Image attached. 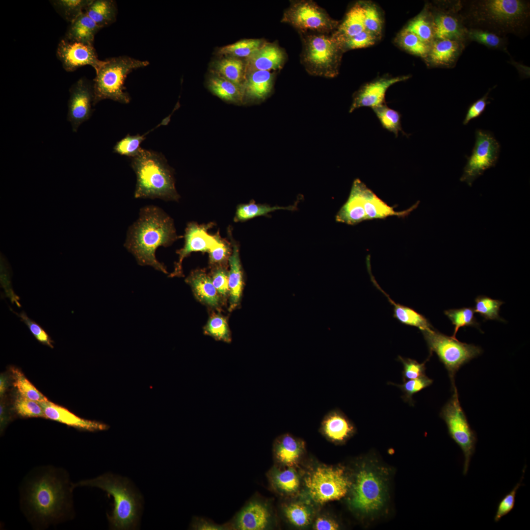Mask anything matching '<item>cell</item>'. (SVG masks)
I'll list each match as a JSON object with an SVG mask.
<instances>
[{"instance_id":"ab89813d","label":"cell","mask_w":530,"mask_h":530,"mask_svg":"<svg viewBox=\"0 0 530 530\" xmlns=\"http://www.w3.org/2000/svg\"><path fill=\"white\" fill-rule=\"evenodd\" d=\"M166 121L164 119L160 124L155 128L151 129L149 132L142 135L136 134L131 135L127 134L123 138L117 142L113 148V152L121 156H125L133 158L135 157L142 148L140 144L145 139L146 136L150 132L161 125L166 124Z\"/></svg>"},{"instance_id":"bcb514c9","label":"cell","mask_w":530,"mask_h":530,"mask_svg":"<svg viewBox=\"0 0 530 530\" xmlns=\"http://www.w3.org/2000/svg\"><path fill=\"white\" fill-rule=\"evenodd\" d=\"M474 311L478 313L484 319L498 320L504 321L499 316L501 306L504 303L501 300L493 299L485 295H479L475 300Z\"/></svg>"},{"instance_id":"681fc988","label":"cell","mask_w":530,"mask_h":530,"mask_svg":"<svg viewBox=\"0 0 530 530\" xmlns=\"http://www.w3.org/2000/svg\"><path fill=\"white\" fill-rule=\"evenodd\" d=\"M14 407L17 413L23 417L46 418L44 411L38 402L20 394L15 398Z\"/></svg>"},{"instance_id":"c3c4849f","label":"cell","mask_w":530,"mask_h":530,"mask_svg":"<svg viewBox=\"0 0 530 530\" xmlns=\"http://www.w3.org/2000/svg\"><path fill=\"white\" fill-rule=\"evenodd\" d=\"M365 15V29L378 38L381 37L383 21L377 7L373 3L363 4Z\"/></svg>"},{"instance_id":"4dcf8cb0","label":"cell","mask_w":530,"mask_h":530,"mask_svg":"<svg viewBox=\"0 0 530 530\" xmlns=\"http://www.w3.org/2000/svg\"><path fill=\"white\" fill-rule=\"evenodd\" d=\"M303 446L302 441L290 434L282 435L275 442L274 451L276 457L280 462L292 466L299 457Z\"/></svg>"},{"instance_id":"4316f807","label":"cell","mask_w":530,"mask_h":530,"mask_svg":"<svg viewBox=\"0 0 530 530\" xmlns=\"http://www.w3.org/2000/svg\"><path fill=\"white\" fill-rule=\"evenodd\" d=\"M364 20L363 4L357 3L350 8L331 35L340 46L347 39L365 30Z\"/></svg>"},{"instance_id":"d6986e66","label":"cell","mask_w":530,"mask_h":530,"mask_svg":"<svg viewBox=\"0 0 530 530\" xmlns=\"http://www.w3.org/2000/svg\"><path fill=\"white\" fill-rule=\"evenodd\" d=\"M270 514L267 506L256 501L248 503L236 515L231 529L239 530H261L269 524Z\"/></svg>"},{"instance_id":"91938a15","label":"cell","mask_w":530,"mask_h":530,"mask_svg":"<svg viewBox=\"0 0 530 530\" xmlns=\"http://www.w3.org/2000/svg\"><path fill=\"white\" fill-rule=\"evenodd\" d=\"M192 530H224L230 529L229 525H220L202 518L194 517L190 525Z\"/></svg>"},{"instance_id":"e575fe53","label":"cell","mask_w":530,"mask_h":530,"mask_svg":"<svg viewBox=\"0 0 530 530\" xmlns=\"http://www.w3.org/2000/svg\"><path fill=\"white\" fill-rule=\"evenodd\" d=\"M430 46L434 40L432 19L429 8L425 7L421 13L411 20L404 28Z\"/></svg>"},{"instance_id":"83f0119b","label":"cell","mask_w":530,"mask_h":530,"mask_svg":"<svg viewBox=\"0 0 530 530\" xmlns=\"http://www.w3.org/2000/svg\"><path fill=\"white\" fill-rule=\"evenodd\" d=\"M101 28L84 12L70 23L63 39L93 45L95 35Z\"/></svg>"},{"instance_id":"11a10c76","label":"cell","mask_w":530,"mask_h":530,"mask_svg":"<svg viewBox=\"0 0 530 530\" xmlns=\"http://www.w3.org/2000/svg\"><path fill=\"white\" fill-rule=\"evenodd\" d=\"M378 38L365 30L361 33L347 39L340 44L343 51L366 48L374 45Z\"/></svg>"},{"instance_id":"ffe728a7","label":"cell","mask_w":530,"mask_h":530,"mask_svg":"<svg viewBox=\"0 0 530 530\" xmlns=\"http://www.w3.org/2000/svg\"><path fill=\"white\" fill-rule=\"evenodd\" d=\"M466 44L452 39H435L424 60L433 66L448 68L454 67Z\"/></svg>"},{"instance_id":"680465c9","label":"cell","mask_w":530,"mask_h":530,"mask_svg":"<svg viewBox=\"0 0 530 530\" xmlns=\"http://www.w3.org/2000/svg\"><path fill=\"white\" fill-rule=\"evenodd\" d=\"M212 282L216 291L222 295H225L229 291L228 275L222 268H218L214 272Z\"/></svg>"},{"instance_id":"816d5d0a","label":"cell","mask_w":530,"mask_h":530,"mask_svg":"<svg viewBox=\"0 0 530 530\" xmlns=\"http://www.w3.org/2000/svg\"><path fill=\"white\" fill-rule=\"evenodd\" d=\"M526 468V466L525 465L523 470L521 478L519 482L515 485L510 492L504 496L499 502L494 518L495 522H498L504 516L507 515L513 509L517 490L521 485H523L522 484V481L524 478Z\"/></svg>"},{"instance_id":"7a4b0ae2","label":"cell","mask_w":530,"mask_h":530,"mask_svg":"<svg viewBox=\"0 0 530 530\" xmlns=\"http://www.w3.org/2000/svg\"><path fill=\"white\" fill-rule=\"evenodd\" d=\"M458 13L466 28L523 37L530 29V2L524 0H459Z\"/></svg>"},{"instance_id":"cb8c5ba5","label":"cell","mask_w":530,"mask_h":530,"mask_svg":"<svg viewBox=\"0 0 530 530\" xmlns=\"http://www.w3.org/2000/svg\"><path fill=\"white\" fill-rule=\"evenodd\" d=\"M274 73L269 71L255 70L246 74L243 85V101L260 102L271 92Z\"/></svg>"},{"instance_id":"d4e9b609","label":"cell","mask_w":530,"mask_h":530,"mask_svg":"<svg viewBox=\"0 0 530 530\" xmlns=\"http://www.w3.org/2000/svg\"><path fill=\"white\" fill-rule=\"evenodd\" d=\"M367 264L368 272L373 284L384 294L390 303L393 305V316L395 318L403 324L418 328L421 331L433 328L428 320L423 315L410 307L396 303L392 300L388 294L380 288L373 276L371 269L370 259L369 257L367 258Z\"/></svg>"},{"instance_id":"44dd1931","label":"cell","mask_w":530,"mask_h":530,"mask_svg":"<svg viewBox=\"0 0 530 530\" xmlns=\"http://www.w3.org/2000/svg\"><path fill=\"white\" fill-rule=\"evenodd\" d=\"M284 50L275 43H265L246 58V74L255 70L269 71L281 69L286 61Z\"/></svg>"},{"instance_id":"f1b7e54d","label":"cell","mask_w":530,"mask_h":530,"mask_svg":"<svg viewBox=\"0 0 530 530\" xmlns=\"http://www.w3.org/2000/svg\"><path fill=\"white\" fill-rule=\"evenodd\" d=\"M186 282L192 288L195 296L201 302L216 306L219 302L217 291L212 280L200 271H194L186 278Z\"/></svg>"},{"instance_id":"7bdbcfd3","label":"cell","mask_w":530,"mask_h":530,"mask_svg":"<svg viewBox=\"0 0 530 530\" xmlns=\"http://www.w3.org/2000/svg\"><path fill=\"white\" fill-rule=\"evenodd\" d=\"M474 313V309L472 307H463L444 311V314L454 326L452 335L453 338H456V335L460 327L474 326L478 328L479 324L477 321Z\"/></svg>"},{"instance_id":"2e32d148","label":"cell","mask_w":530,"mask_h":530,"mask_svg":"<svg viewBox=\"0 0 530 530\" xmlns=\"http://www.w3.org/2000/svg\"><path fill=\"white\" fill-rule=\"evenodd\" d=\"M56 57L64 69L69 72L86 65L91 66L96 72L104 63V60L99 59L93 45L68 41L63 38L58 44Z\"/></svg>"},{"instance_id":"7c38bea8","label":"cell","mask_w":530,"mask_h":530,"mask_svg":"<svg viewBox=\"0 0 530 530\" xmlns=\"http://www.w3.org/2000/svg\"><path fill=\"white\" fill-rule=\"evenodd\" d=\"M305 482L310 498L319 504L344 497L351 485L342 468L332 467L317 468Z\"/></svg>"},{"instance_id":"f35d334b","label":"cell","mask_w":530,"mask_h":530,"mask_svg":"<svg viewBox=\"0 0 530 530\" xmlns=\"http://www.w3.org/2000/svg\"><path fill=\"white\" fill-rule=\"evenodd\" d=\"M10 369L13 385L18 390L19 394L37 402L48 401L47 398L26 379L19 369L13 367Z\"/></svg>"},{"instance_id":"ac0fdd59","label":"cell","mask_w":530,"mask_h":530,"mask_svg":"<svg viewBox=\"0 0 530 530\" xmlns=\"http://www.w3.org/2000/svg\"><path fill=\"white\" fill-rule=\"evenodd\" d=\"M409 78V76L381 78L366 83L355 93L349 112L361 107H371L373 109L384 105L385 94L388 88Z\"/></svg>"},{"instance_id":"836d02e7","label":"cell","mask_w":530,"mask_h":530,"mask_svg":"<svg viewBox=\"0 0 530 530\" xmlns=\"http://www.w3.org/2000/svg\"><path fill=\"white\" fill-rule=\"evenodd\" d=\"M233 251L229 257L230 271L228 274L229 290L230 295V309L236 307L242 289V273L237 244L232 242Z\"/></svg>"},{"instance_id":"6125c7cd","label":"cell","mask_w":530,"mask_h":530,"mask_svg":"<svg viewBox=\"0 0 530 530\" xmlns=\"http://www.w3.org/2000/svg\"><path fill=\"white\" fill-rule=\"evenodd\" d=\"M338 525L331 519L319 517L316 521L314 528L317 530H335L338 529Z\"/></svg>"},{"instance_id":"277c9868","label":"cell","mask_w":530,"mask_h":530,"mask_svg":"<svg viewBox=\"0 0 530 530\" xmlns=\"http://www.w3.org/2000/svg\"><path fill=\"white\" fill-rule=\"evenodd\" d=\"M131 166L136 177L135 198L178 201L180 196L175 185L173 169L161 154L141 148L131 158Z\"/></svg>"},{"instance_id":"94428289","label":"cell","mask_w":530,"mask_h":530,"mask_svg":"<svg viewBox=\"0 0 530 530\" xmlns=\"http://www.w3.org/2000/svg\"><path fill=\"white\" fill-rule=\"evenodd\" d=\"M229 247L222 241L219 245L209 252L211 262L219 263L223 261L229 253Z\"/></svg>"},{"instance_id":"f6af8a7d","label":"cell","mask_w":530,"mask_h":530,"mask_svg":"<svg viewBox=\"0 0 530 530\" xmlns=\"http://www.w3.org/2000/svg\"><path fill=\"white\" fill-rule=\"evenodd\" d=\"M372 109L384 129L394 133L396 137L398 136L399 132H402L403 134L406 135L402 131L401 115L398 111L388 107L385 105Z\"/></svg>"},{"instance_id":"9f6ffc18","label":"cell","mask_w":530,"mask_h":530,"mask_svg":"<svg viewBox=\"0 0 530 530\" xmlns=\"http://www.w3.org/2000/svg\"><path fill=\"white\" fill-rule=\"evenodd\" d=\"M398 360L402 364L403 366L402 372L403 382L425 375V363L426 361L423 363H419L414 359L403 358L399 356L398 357Z\"/></svg>"},{"instance_id":"9a60e30c","label":"cell","mask_w":530,"mask_h":530,"mask_svg":"<svg viewBox=\"0 0 530 530\" xmlns=\"http://www.w3.org/2000/svg\"><path fill=\"white\" fill-rule=\"evenodd\" d=\"M67 120L71 124L73 132L88 120L93 113L94 92L93 83L82 77L72 85L69 89Z\"/></svg>"},{"instance_id":"6f0895ef","label":"cell","mask_w":530,"mask_h":530,"mask_svg":"<svg viewBox=\"0 0 530 530\" xmlns=\"http://www.w3.org/2000/svg\"><path fill=\"white\" fill-rule=\"evenodd\" d=\"M492 88L481 98L473 103L468 108L463 124L467 125L472 119H475L482 114L484 111L486 106L490 103L489 94Z\"/></svg>"},{"instance_id":"7dc6e473","label":"cell","mask_w":530,"mask_h":530,"mask_svg":"<svg viewBox=\"0 0 530 530\" xmlns=\"http://www.w3.org/2000/svg\"><path fill=\"white\" fill-rule=\"evenodd\" d=\"M433 380L425 375L418 378L404 382L401 385L390 383L399 387L403 393L402 398L410 405H414L413 396L423 389L429 386Z\"/></svg>"},{"instance_id":"be15d7a7","label":"cell","mask_w":530,"mask_h":530,"mask_svg":"<svg viewBox=\"0 0 530 530\" xmlns=\"http://www.w3.org/2000/svg\"><path fill=\"white\" fill-rule=\"evenodd\" d=\"M5 388H6L5 380L4 379L3 376H2V377L1 376L0 379V396H1V395L3 394V393L4 392V391L5 390Z\"/></svg>"},{"instance_id":"f546056e","label":"cell","mask_w":530,"mask_h":530,"mask_svg":"<svg viewBox=\"0 0 530 530\" xmlns=\"http://www.w3.org/2000/svg\"><path fill=\"white\" fill-rule=\"evenodd\" d=\"M84 12L101 28L109 26L116 20L117 8L112 0H92Z\"/></svg>"},{"instance_id":"e0dca14e","label":"cell","mask_w":530,"mask_h":530,"mask_svg":"<svg viewBox=\"0 0 530 530\" xmlns=\"http://www.w3.org/2000/svg\"><path fill=\"white\" fill-rule=\"evenodd\" d=\"M208 226L190 222L187 225L184 236L185 243L183 248L177 251L179 255L174 271L170 277L182 275V263L183 260L193 252H209L222 241L218 235L212 236L207 231Z\"/></svg>"},{"instance_id":"b9f144b4","label":"cell","mask_w":530,"mask_h":530,"mask_svg":"<svg viewBox=\"0 0 530 530\" xmlns=\"http://www.w3.org/2000/svg\"><path fill=\"white\" fill-rule=\"evenodd\" d=\"M397 42L406 51L424 59L426 57L430 48L429 45L404 28L398 34Z\"/></svg>"},{"instance_id":"7402d4cb","label":"cell","mask_w":530,"mask_h":530,"mask_svg":"<svg viewBox=\"0 0 530 530\" xmlns=\"http://www.w3.org/2000/svg\"><path fill=\"white\" fill-rule=\"evenodd\" d=\"M38 403L42 407L46 418L89 431L104 430L109 427L107 424L99 422L84 419L77 416L67 409L49 400Z\"/></svg>"},{"instance_id":"3957f363","label":"cell","mask_w":530,"mask_h":530,"mask_svg":"<svg viewBox=\"0 0 530 530\" xmlns=\"http://www.w3.org/2000/svg\"><path fill=\"white\" fill-rule=\"evenodd\" d=\"M179 238L173 219L159 207L148 205L140 209L138 218L129 227L124 246L139 265L166 274L156 251L159 247L171 245Z\"/></svg>"},{"instance_id":"52a82bcc","label":"cell","mask_w":530,"mask_h":530,"mask_svg":"<svg viewBox=\"0 0 530 530\" xmlns=\"http://www.w3.org/2000/svg\"><path fill=\"white\" fill-rule=\"evenodd\" d=\"M301 61L312 75L333 78L339 73L344 53L332 35L312 33L303 37Z\"/></svg>"},{"instance_id":"f5cc1de1","label":"cell","mask_w":530,"mask_h":530,"mask_svg":"<svg viewBox=\"0 0 530 530\" xmlns=\"http://www.w3.org/2000/svg\"><path fill=\"white\" fill-rule=\"evenodd\" d=\"M205 332L218 340L226 343L231 341L226 321L220 316H215L210 319L205 327Z\"/></svg>"},{"instance_id":"8d00e7d4","label":"cell","mask_w":530,"mask_h":530,"mask_svg":"<svg viewBox=\"0 0 530 530\" xmlns=\"http://www.w3.org/2000/svg\"><path fill=\"white\" fill-rule=\"evenodd\" d=\"M296 209V204L287 207L270 206L251 202L248 204L239 205L238 207L234 220L236 222L244 221L257 216L266 215L268 213L278 210L294 211Z\"/></svg>"},{"instance_id":"db71d44e","label":"cell","mask_w":530,"mask_h":530,"mask_svg":"<svg viewBox=\"0 0 530 530\" xmlns=\"http://www.w3.org/2000/svg\"><path fill=\"white\" fill-rule=\"evenodd\" d=\"M284 511L287 519L296 527H304L309 523L310 512L308 508L302 504H290L285 508Z\"/></svg>"},{"instance_id":"5bb4252c","label":"cell","mask_w":530,"mask_h":530,"mask_svg":"<svg viewBox=\"0 0 530 530\" xmlns=\"http://www.w3.org/2000/svg\"><path fill=\"white\" fill-rule=\"evenodd\" d=\"M443 7L430 9L435 39L460 40L466 44L467 28L458 13L459 0L449 1ZM467 45V44H466Z\"/></svg>"},{"instance_id":"6da1fadb","label":"cell","mask_w":530,"mask_h":530,"mask_svg":"<svg viewBox=\"0 0 530 530\" xmlns=\"http://www.w3.org/2000/svg\"><path fill=\"white\" fill-rule=\"evenodd\" d=\"M65 473L45 467L27 477L21 490V505L29 520L45 527L64 519L71 510L70 484Z\"/></svg>"},{"instance_id":"603a6c76","label":"cell","mask_w":530,"mask_h":530,"mask_svg":"<svg viewBox=\"0 0 530 530\" xmlns=\"http://www.w3.org/2000/svg\"><path fill=\"white\" fill-rule=\"evenodd\" d=\"M320 430L322 434L330 441L342 443L353 435L355 428L342 411L335 409L324 416Z\"/></svg>"},{"instance_id":"8992f818","label":"cell","mask_w":530,"mask_h":530,"mask_svg":"<svg viewBox=\"0 0 530 530\" xmlns=\"http://www.w3.org/2000/svg\"><path fill=\"white\" fill-rule=\"evenodd\" d=\"M149 64L148 61L128 56L111 57L104 60L102 65L96 71L93 80L94 106L105 99H110L122 104L129 103L131 98L124 85L127 76L133 70Z\"/></svg>"},{"instance_id":"8fae6325","label":"cell","mask_w":530,"mask_h":530,"mask_svg":"<svg viewBox=\"0 0 530 530\" xmlns=\"http://www.w3.org/2000/svg\"><path fill=\"white\" fill-rule=\"evenodd\" d=\"M282 22L301 32L313 31L325 34L335 30L339 24L324 9L311 0L292 2L284 12Z\"/></svg>"},{"instance_id":"60d3db41","label":"cell","mask_w":530,"mask_h":530,"mask_svg":"<svg viewBox=\"0 0 530 530\" xmlns=\"http://www.w3.org/2000/svg\"><path fill=\"white\" fill-rule=\"evenodd\" d=\"M265 43L263 40L259 39H243L222 47L219 53L237 58H247Z\"/></svg>"},{"instance_id":"d590c367","label":"cell","mask_w":530,"mask_h":530,"mask_svg":"<svg viewBox=\"0 0 530 530\" xmlns=\"http://www.w3.org/2000/svg\"><path fill=\"white\" fill-rule=\"evenodd\" d=\"M465 41L466 44L469 41H475L489 49L502 51L509 54L507 51L508 42L506 36L479 29L467 28Z\"/></svg>"},{"instance_id":"d6a6232c","label":"cell","mask_w":530,"mask_h":530,"mask_svg":"<svg viewBox=\"0 0 530 530\" xmlns=\"http://www.w3.org/2000/svg\"><path fill=\"white\" fill-rule=\"evenodd\" d=\"M208 87L212 93L223 101L235 104L243 102V88L218 75L210 78Z\"/></svg>"},{"instance_id":"1f68e13d","label":"cell","mask_w":530,"mask_h":530,"mask_svg":"<svg viewBox=\"0 0 530 530\" xmlns=\"http://www.w3.org/2000/svg\"><path fill=\"white\" fill-rule=\"evenodd\" d=\"M217 75L243 88L245 81V64L237 57L228 56L215 62Z\"/></svg>"},{"instance_id":"4fadbf2b","label":"cell","mask_w":530,"mask_h":530,"mask_svg":"<svg viewBox=\"0 0 530 530\" xmlns=\"http://www.w3.org/2000/svg\"><path fill=\"white\" fill-rule=\"evenodd\" d=\"M475 136L474 147L460 179L470 186L485 170L495 166L500 153V145L491 132L478 129Z\"/></svg>"},{"instance_id":"f907efd6","label":"cell","mask_w":530,"mask_h":530,"mask_svg":"<svg viewBox=\"0 0 530 530\" xmlns=\"http://www.w3.org/2000/svg\"><path fill=\"white\" fill-rule=\"evenodd\" d=\"M9 309L11 311L20 318L21 321L24 322L26 325L30 333L39 343L48 346L51 348H53V341L51 339V337L45 330H44L40 325L34 320L30 318L24 311H22L19 313L14 311L10 307Z\"/></svg>"},{"instance_id":"ee69618b","label":"cell","mask_w":530,"mask_h":530,"mask_svg":"<svg viewBox=\"0 0 530 530\" xmlns=\"http://www.w3.org/2000/svg\"><path fill=\"white\" fill-rule=\"evenodd\" d=\"M270 478L274 487L285 493L294 492L299 485L298 476L292 469L283 471L274 470L271 473Z\"/></svg>"},{"instance_id":"5b68a950","label":"cell","mask_w":530,"mask_h":530,"mask_svg":"<svg viewBox=\"0 0 530 530\" xmlns=\"http://www.w3.org/2000/svg\"><path fill=\"white\" fill-rule=\"evenodd\" d=\"M83 486L99 488L112 496L113 509L111 515H107L111 529L135 528L141 508L140 497L126 478L106 473L74 484V487Z\"/></svg>"},{"instance_id":"74e56055","label":"cell","mask_w":530,"mask_h":530,"mask_svg":"<svg viewBox=\"0 0 530 530\" xmlns=\"http://www.w3.org/2000/svg\"><path fill=\"white\" fill-rule=\"evenodd\" d=\"M92 0H52L50 2L56 12L69 24L84 12Z\"/></svg>"},{"instance_id":"9c48e42d","label":"cell","mask_w":530,"mask_h":530,"mask_svg":"<svg viewBox=\"0 0 530 530\" xmlns=\"http://www.w3.org/2000/svg\"><path fill=\"white\" fill-rule=\"evenodd\" d=\"M452 391L451 398L442 408L440 416L447 425L449 436L462 451L463 474L465 476L476 451L477 437L460 405L456 388Z\"/></svg>"},{"instance_id":"ba28073f","label":"cell","mask_w":530,"mask_h":530,"mask_svg":"<svg viewBox=\"0 0 530 530\" xmlns=\"http://www.w3.org/2000/svg\"><path fill=\"white\" fill-rule=\"evenodd\" d=\"M431 355L436 353L448 371L452 390L455 388L454 377L456 372L464 364L478 356L481 348L473 344L459 342L433 328L422 331Z\"/></svg>"},{"instance_id":"30bf717a","label":"cell","mask_w":530,"mask_h":530,"mask_svg":"<svg viewBox=\"0 0 530 530\" xmlns=\"http://www.w3.org/2000/svg\"><path fill=\"white\" fill-rule=\"evenodd\" d=\"M386 487L383 477L370 467L362 468L353 485L350 504L354 509L366 514L379 510L384 504Z\"/></svg>"},{"instance_id":"484cf974","label":"cell","mask_w":530,"mask_h":530,"mask_svg":"<svg viewBox=\"0 0 530 530\" xmlns=\"http://www.w3.org/2000/svg\"><path fill=\"white\" fill-rule=\"evenodd\" d=\"M361 182L359 179L354 181L347 201L336 214L337 222L353 225L366 220L362 207Z\"/></svg>"}]
</instances>
